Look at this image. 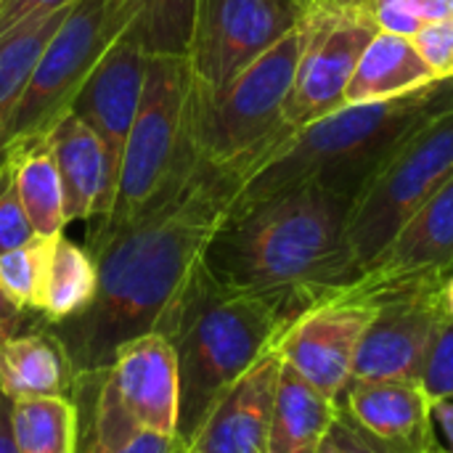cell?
<instances>
[{"label": "cell", "mask_w": 453, "mask_h": 453, "mask_svg": "<svg viewBox=\"0 0 453 453\" xmlns=\"http://www.w3.org/2000/svg\"><path fill=\"white\" fill-rule=\"evenodd\" d=\"M305 45L287 98V122L300 130L345 106L356 64L380 32L372 0H303Z\"/></svg>", "instance_id": "cell-10"}, {"label": "cell", "mask_w": 453, "mask_h": 453, "mask_svg": "<svg viewBox=\"0 0 453 453\" xmlns=\"http://www.w3.org/2000/svg\"><path fill=\"white\" fill-rule=\"evenodd\" d=\"M435 80V72L419 56L411 37L380 29L356 64V72L345 90V106L398 98Z\"/></svg>", "instance_id": "cell-20"}, {"label": "cell", "mask_w": 453, "mask_h": 453, "mask_svg": "<svg viewBox=\"0 0 453 453\" xmlns=\"http://www.w3.org/2000/svg\"><path fill=\"white\" fill-rule=\"evenodd\" d=\"M24 212L37 236H58L66 228L64 188L48 135H35L5 149V162Z\"/></svg>", "instance_id": "cell-22"}, {"label": "cell", "mask_w": 453, "mask_h": 453, "mask_svg": "<svg viewBox=\"0 0 453 453\" xmlns=\"http://www.w3.org/2000/svg\"><path fill=\"white\" fill-rule=\"evenodd\" d=\"M422 385L430 395V401H449L453 398V321L441 324L425 374H422Z\"/></svg>", "instance_id": "cell-30"}, {"label": "cell", "mask_w": 453, "mask_h": 453, "mask_svg": "<svg viewBox=\"0 0 453 453\" xmlns=\"http://www.w3.org/2000/svg\"><path fill=\"white\" fill-rule=\"evenodd\" d=\"M406 3H409L411 13L419 19V24L453 16V0H406Z\"/></svg>", "instance_id": "cell-35"}, {"label": "cell", "mask_w": 453, "mask_h": 453, "mask_svg": "<svg viewBox=\"0 0 453 453\" xmlns=\"http://www.w3.org/2000/svg\"><path fill=\"white\" fill-rule=\"evenodd\" d=\"M77 372L61 340L45 326L8 340L0 345V395L8 401L21 398H58L74 390Z\"/></svg>", "instance_id": "cell-19"}, {"label": "cell", "mask_w": 453, "mask_h": 453, "mask_svg": "<svg viewBox=\"0 0 453 453\" xmlns=\"http://www.w3.org/2000/svg\"><path fill=\"white\" fill-rule=\"evenodd\" d=\"M45 135L64 188L66 226L77 220L90 223V228L101 226L114 204L117 173L98 135L72 111L53 122Z\"/></svg>", "instance_id": "cell-18"}, {"label": "cell", "mask_w": 453, "mask_h": 453, "mask_svg": "<svg viewBox=\"0 0 453 453\" xmlns=\"http://www.w3.org/2000/svg\"><path fill=\"white\" fill-rule=\"evenodd\" d=\"M186 449L183 441L178 435H154V433H141L138 438H133L127 446H122L114 453H180ZM90 453V451H80Z\"/></svg>", "instance_id": "cell-33"}, {"label": "cell", "mask_w": 453, "mask_h": 453, "mask_svg": "<svg viewBox=\"0 0 453 453\" xmlns=\"http://www.w3.org/2000/svg\"><path fill=\"white\" fill-rule=\"evenodd\" d=\"M453 273V175L401 226L377 260L337 295L382 303Z\"/></svg>", "instance_id": "cell-12"}, {"label": "cell", "mask_w": 453, "mask_h": 453, "mask_svg": "<svg viewBox=\"0 0 453 453\" xmlns=\"http://www.w3.org/2000/svg\"><path fill=\"white\" fill-rule=\"evenodd\" d=\"M300 21L303 0H199L186 56L191 90H220Z\"/></svg>", "instance_id": "cell-11"}, {"label": "cell", "mask_w": 453, "mask_h": 453, "mask_svg": "<svg viewBox=\"0 0 453 453\" xmlns=\"http://www.w3.org/2000/svg\"><path fill=\"white\" fill-rule=\"evenodd\" d=\"M435 453H449V451H441V449H438V451H435ZM453 453V451H451Z\"/></svg>", "instance_id": "cell-40"}, {"label": "cell", "mask_w": 453, "mask_h": 453, "mask_svg": "<svg viewBox=\"0 0 453 453\" xmlns=\"http://www.w3.org/2000/svg\"><path fill=\"white\" fill-rule=\"evenodd\" d=\"M441 311L446 321H453V273H449L441 284Z\"/></svg>", "instance_id": "cell-38"}, {"label": "cell", "mask_w": 453, "mask_h": 453, "mask_svg": "<svg viewBox=\"0 0 453 453\" xmlns=\"http://www.w3.org/2000/svg\"><path fill=\"white\" fill-rule=\"evenodd\" d=\"M53 239L56 236H35L24 247L0 255V287L19 308L35 316H40V297H42Z\"/></svg>", "instance_id": "cell-27"}, {"label": "cell", "mask_w": 453, "mask_h": 453, "mask_svg": "<svg viewBox=\"0 0 453 453\" xmlns=\"http://www.w3.org/2000/svg\"><path fill=\"white\" fill-rule=\"evenodd\" d=\"M297 316L279 300L220 284L202 265L170 337L178 358V438L183 443L220 395L279 345Z\"/></svg>", "instance_id": "cell-4"}, {"label": "cell", "mask_w": 453, "mask_h": 453, "mask_svg": "<svg viewBox=\"0 0 453 453\" xmlns=\"http://www.w3.org/2000/svg\"><path fill=\"white\" fill-rule=\"evenodd\" d=\"M98 292V265L93 252L85 244L66 239L64 234L53 239V250L48 257L42 297H40V319L53 326L80 316Z\"/></svg>", "instance_id": "cell-23"}, {"label": "cell", "mask_w": 453, "mask_h": 453, "mask_svg": "<svg viewBox=\"0 0 453 453\" xmlns=\"http://www.w3.org/2000/svg\"><path fill=\"white\" fill-rule=\"evenodd\" d=\"M451 175L453 106L411 133L356 199L348 239L358 276Z\"/></svg>", "instance_id": "cell-8"}, {"label": "cell", "mask_w": 453, "mask_h": 453, "mask_svg": "<svg viewBox=\"0 0 453 453\" xmlns=\"http://www.w3.org/2000/svg\"><path fill=\"white\" fill-rule=\"evenodd\" d=\"M305 45L303 21L271 50L210 96L191 90V143L196 157L244 178L263 165L292 133L287 98Z\"/></svg>", "instance_id": "cell-5"}, {"label": "cell", "mask_w": 453, "mask_h": 453, "mask_svg": "<svg viewBox=\"0 0 453 453\" xmlns=\"http://www.w3.org/2000/svg\"><path fill=\"white\" fill-rule=\"evenodd\" d=\"M374 311L372 303L332 295L300 313L276 350L297 377L334 401L353 380L356 350Z\"/></svg>", "instance_id": "cell-14"}, {"label": "cell", "mask_w": 453, "mask_h": 453, "mask_svg": "<svg viewBox=\"0 0 453 453\" xmlns=\"http://www.w3.org/2000/svg\"><path fill=\"white\" fill-rule=\"evenodd\" d=\"M453 106V77L388 101L348 104L295 130L242 183L231 210L319 180L358 199L393 151L425 122Z\"/></svg>", "instance_id": "cell-3"}, {"label": "cell", "mask_w": 453, "mask_h": 453, "mask_svg": "<svg viewBox=\"0 0 453 453\" xmlns=\"http://www.w3.org/2000/svg\"><path fill=\"white\" fill-rule=\"evenodd\" d=\"M411 42L438 80L453 77V16L425 21L414 32Z\"/></svg>", "instance_id": "cell-29"}, {"label": "cell", "mask_w": 453, "mask_h": 453, "mask_svg": "<svg viewBox=\"0 0 453 453\" xmlns=\"http://www.w3.org/2000/svg\"><path fill=\"white\" fill-rule=\"evenodd\" d=\"M334 425V401L297 377L284 361L276 382L268 453H319Z\"/></svg>", "instance_id": "cell-21"}, {"label": "cell", "mask_w": 453, "mask_h": 453, "mask_svg": "<svg viewBox=\"0 0 453 453\" xmlns=\"http://www.w3.org/2000/svg\"><path fill=\"white\" fill-rule=\"evenodd\" d=\"M74 3L77 0H0V37L32 19L58 13Z\"/></svg>", "instance_id": "cell-31"}, {"label": "cell", "mask_w": 453, "mask_h": 453, "mask_svg": "<svg viewBox=\"0 0 453 453\" xmlns=\"http://www.w3.org/2000/svg\"><path fill=\"white\" fill-rule=\"evenodd\" d=\"M356 199L305 180L231 210L204 265L226 287L271 297L305 313L358 279L350 252Z\"/></svg>", "instance_id": "cell-2"}, {"label": "cell", "mask_w": 453, "mask_h": 453, "mask_svg": "<svg viewBox=\"0 0 453 453\" xmlns=\"http://www.w3.org/2000/svg\"><path fill=\"white\" fill-rule=\"evenodd\" d=\"M0 453H19L11 433V403L0 395Z\"/></svg>", "instance_id": "cell-36"}, {"label": "cell", "mask_w": 453, "mask_h": 453, "mask_svg": "<svg viewBox=\"0 0 453 453\" xmlns=\"http://www.w3.org/2000/svg\"><path fill=\"white\" fill-rule=\"evenodd\" d=\"M337 417L374 451L435 453L433 401L422 382L350 380L334 398Z\"/></svg>", "instance_id": "cell-15"}, {"label": "cell", "mask_w": 453, "mask_h": 453, "mask_svg": "<svg viewBox=\"0 0 453 453\" xmlns=\"http://www.w3.org/2000/svg\"><path fill=\"white\" fill-rule=\"evenodd\" d=\"M80 451L114 453L141 433L178 435L180 382L175 348L162 334L130 340L104 372L80 374Z\"/></svg>", "instance_id": "cell-7"}, {"label": "cell", "mask_w": 453, "mask_h": 453, "mask_svg": "<svg viewBox=\"0 0 453 453\" xmlns=\"http://www.w3.org/2000/svg\"><path fill=\"white\" fill-rule=\"evenodd\" d=\"M191 72L180 56H151L141 106L125 141L109 218L88 239L106 236L170 199L199 167L191 143Z\"/></svg>", "instance_id": "cell-6"}, {"label": "cell", "mask_w": 453, "mask_h": 453, "mask_svg": "<svg viewBox=\"0 0 453 453\" xmlns=\"http://www.w3.org/2000/svg\"><path fill=\"white\" fill-rule=\"evenodd\" d=\"M8 403L19 453H80V409L74 398H21Z\"/></svg>", "instance_id": "cell-25"}, {"label": "cell", "mask_w": 453, "mask_h": 453, "mask_svg": "<svg viewBox=\"0 0 453 453\" xmlns=\"http://www.w3.org/2000/svg\"><path fill=\"white\" fill-rule=\"evenodd\" d=\"M180 453H191V451H186V449H183V451H180Z\"/></svg>", "instance_id": "cell-41"}, {"label": "cell", "mask_w": 453, "mask_h": 453, "mask_svg": "<svg viewBox=\"0 0 453 453\" xmlns=\"http://www.w3.org/2000/svg\"><path fill=\"white\" fill-rule=\"evenodd\" d=\"M441 284L377 303L356 350L353 380L422 382L435 334L443 324Z\"/></svg>", "instance_id": "cell-13"}, {"label": "cell", "mask_w": 453, "mask_h": 453, "mask_svg": "<svg viewBox=\"0 0 453 453\" xmlns=\"http://www.w3.org/2000/svg\"><path fill=\"white\" fill-rule=\"evenodd\" d=\"M37 324H42V319L24 311V308H19L8 297V292L0 287V345L19 337V334H24V332H29V329H35Z\"/></svg>", "instance_id": "cell-32"}, {"label": "cell", "mask_w": 453, "mask_h": 453, "mask_svg": "<svg viewBox=\"0 0 453 453\" xmlns=\"http://www.w3.org/2000/svg\"><path fill=\"white\" fill-rule=\"evenodd\" d=\"M149 61L151 56L125 32L96 64L69 109L98 135L117 175L125 141L141 106Z\"/></svg>", "instance_id": "cell-16"}, {"label": "cell", "mask_w": 453, "mask_h": 453, "mask_svg": "<svg viewBox=\"0 0 453 453\" xmlns=\"http://www.w3.org/2000/svg\"><path fill=\"white\" fill-rule=\"evenodd\" d=\"M133 11L127 35L149 56H188L199 0H122Z\"/></svg>", "instance_id": "cell-26"}, {"label": "cell", "mask_w": 453, "mask_h": 453, "mask_svg": "<svg viewBox=\"0 0 453 453\" xmlns=\"http://www.w3.org/2000/svg\"><path fill=\"white\" fill-rule=\"evenodd\" d=\"M133 11L122 0H77L37 58L19 101L8 146L45 135L74 104L104 53L127 32ZM5 146V149H8Z\"/></svg>", "instance_id": "cell-9"}, {"label": "cell", "mask_w": 453, "mask_h": 453, "mask_svg": "<svg viewBox=\"0 0 453 453\" xmlns=\"http://www.w3.org/2000/svg\"><path fill=\"white\" fill-rule=\"evenodd\" d=\"M319 453H340L337 451V446H334V441H332V435L321 443V449H319Z\"/></svg>", "instance_id": "cell-39"}, {"label": "cell", "mask_w": 453, "mask_h": 453, "mask_svg": "<svg viewBox=\"0 0 453 453\" xmlns=\"http://www.w3.org/2000/svg\"><path fill=\"white\" fill-rule=\"evenodd\" d=\"M69 8L42 16V19H32L0 37V170L5 162L8 133H11L19 101L27 90V82L32 77V69L37 58L42 56L48 40L53 37V32L66 19Z\"/></svg>", "instance_id": "cell-24"}, {"label": "cell", "mask_w": 453, "mask_h": 453, "mask_svg": "<svg viewBox=\"0 0 453 453\" xmlns=\"http://www.w3.org/2000/svg\"><path fill=\"white\" fill-rule=\"evenodd\" d=\"M332 441H334V446H337V451L340 453H380L374 451L366 441H361L340 417H337V411H334V425H332Z\"/></svg>", "instance_id": "cell-34"}, {"label": "cell", "mask_w": 453, "mask_h": 453, "mask_svg": "<svg viewBox=\"0 0 453 453\" xmlns=\"http://www.w3.org/2000/svg\"><path fill=\"white\" fill-rule=\"evenodd\" d=\"M242 178L199 159L194 175L133 223L88 239L98 265L96 300L48 326L80 374L104 372L117 350L146 334L173 337L183 303L218 228L231 215Z\"/></svg>", "instance_id": "cell-1"}, {"label": "cell", "mask_w": 453, "mask_h": 453, "mask_svg": "<svg viewBox=\"0 0 453 453\" xmlns=\"http://www.w3.org/2000/svg\"><path fill=\"white\" fill-rule=\"evenodd\" d=\"M433 422L441 425L443 435L449 438V443H451L453 449V398H449V401H435L433 403Z\"/></svg>", "instance_id": "cell-37"}, {"label": "cell", "mask_w": 453, "mask_h": 453, "mask_svg": "<svg viewBox=\"0 0 453 453\" xmlns=\"http://www.w3.org/2000/svg\"><path fill=\"white\" fill-rule=\"evenodd\" d=\"M37 234L24 212V204L11 180V173L3 165V170H0V255L24 247Z\"/></svg>", "instance_id": "cell-28"}, {"label": "cell", "mask_w": 453, "mask_h": 453, "mask_svg": "<svg viewBox=\"0 0 453 453\" xmlns=\"http://www.w3.org/2000/svg\"><path fill=\"white\" fill-rule=\"evenodd\" d=\"M281 356H263L202 419L183 443L191 453H268V430L276 398Z\"/></svg>", "instance_id": "cell-17"}]
</instances>
